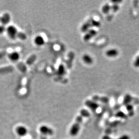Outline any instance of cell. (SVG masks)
Segmentation results:
<instances>
[{"mask_svg": "<svg viewBox=\"0 0 139 139\" xmlns=\"http://www.w3.org/2000/svg\"><path fill=\"white\" fill-rule=\"evenodd\" d=\"M84 117L82 114L77 116L75 123L70 129V134L72 136H75L79 134L80 130L81 125L82 123Z\"/></svg>", "mask_w": 139, "mask_h": 139, "instance_id": "6da1fadb", "label": "cell"}, {"mask_svg": "<svg viewBox=\"0 0 139 139\" xmlns=\"http://www.w3.org/2000/svg\"><path fill=\"white\" fill-rule=\"evenodd\" d=\"M100 25L101 23L100 21L91 18L82 24L81 28V30L82 32L85 33L90 29H93L94 28H99Z\"/></svg>", "mask_w": 139, "mask_h": 139, "instance_id": "7a4b0ae2", "label": "cell"}, {"mask_svg": "<svg viewBox=\"0 0 139 139\" xmlns=\"http://www.w3.org/2000/svg\"><path fill=\"white\" fill-rule=\"evenodd\" d=\"M6 31L9 38L12 39H15L18 36L17 29L13 25L9 26L6 29Z\"/></svg>", "mask_w": 139, "mask_h": 139, "instance_id": "3957f363", "label": "cell"}, {"mask_svg": "<svg viewBox=\"0 0 139 139\" xmlns=\"http://www.w3.org/2000/svg\"><path fill=\"white\" fill-rule=\"evenodd\" d=\"M97 34V31L94 29H90L85 32L83 39L85 41H88Z\"/></svg>", "mask_w": 139, "mask_h": 139, "instance_id": "277c9868", "label": "cell"}, {"mask_svg": "<svg viewBox=\"0 0 139 139\" xmlns=\"http://www.w3.org/2000/svg\"><path fill=\"white\" fill-rule=\"evenodd\" d=\"M39 131L41 134L45 136H52L54 134L53 130L46 125L41 126L40 127Z\"/></svg>", "mask_w": 139, "mask_h": 139, "instance_id": "5b68a950", "label": "cell"}, {"mask_svg": "<svg viewBox=\"0 0 139 139\" xmlns=\"http://www.w3.org/2000/svg\"><path fill=\"white\" fill-rule=\"evenodd\" d=\"M85 103V105L93 111H95L99 107V104L94 100H86Z\"/></svg>", "mask_w": 139, "mask_h": 139, "instance_id": "8992f818", "label": "cell"}, {"mask_svg": "<svg viewBox=\"0 0 139 139\" xmlns=\"http://www.w3.org/2000/svg\"><path fill=\"white\" fill-rule=\"evenodd\" d=\"M16 133L20 136H24L28 133V129L26 127L23 126H19L16 127Z\"/></svg>", "mask_w": 139, "mask_h": 139, "instance_id": "52a82bcc", "label": "cell"}, {"mask_svg": "<svg viewBox=\"0 0 139 139\" xmlns=\"http://www.w3.org/2000/svg\"><path fill=\"white\" fill-rule=\"evenodd\" d=\"M119 52L117 49L112 48L107 50L105 52V55L108 57H115L118 56Z\"/></svg>", "mask_w": 139, "mask_h": 139, "instance_id": "ba28073f", "label": "cell"}, {"mask_svg": "<svg viewBox=\"0 0 139 139\" xmlns=\"http://www.w3.org/2000/svg\"><path fill=\"white\" fill-rule=\"evenodd\" d=\"M8 58L11 61L13 62H15L20 59V54L18 52H12L11 53L9 54Z\"/></svg>", "mask_w": 139, "mask_h": 139, "instance_id": "9c48e42d", "label": "cell"}, {"mask_svg": "<svg viewBox=\"0 0 139 139\" xmlns=\"http://www.w3.org/2000/svg\"><path fill=\"white\" fill-rule=\"evenodd\" d=\"M34 43L38 46H42L44 45L45 41L44 38L41 36H36L34 40Z\"/></svg>", "mask_w": 139, "mask_h": 139, "instance_id": "30bf717a", "label": "cell"}, {"mask_svg": "<svg viewBox=\"0 0 139 139\" xmlns=\"http://www.w3.org/2000/svg\"><path fill=\"white\" fill-rule=\"evenodd\" d=\"M92 99L94 101H100L103 103H107L109 102V98L107 97H105V96H99L98 95H95V96L93 97Z\"/></svg>", "mask_w": 139, "mask_h": 139, "instance_id": "8fae6325", "label": "cell"}, {"mask_svg": "<svg viewBox=\"0 0 139 139\" xmlns=\"http://www.w3.org/2000/svg\"><path fill=\"white\" fill-rule=\"evenodd\" d=\"M11 20V16L8 13H5L3 14L1 18V21L2 23V25H4L9 23V22Z\"/></svg>", "mask_w": 139, "mask_h": 139, "instance_id": "7c38bea8", "label": "cell"}, {"mask_svg": "<svg viewBox=\"0 0 139 139\" xmlns=\"http://www.w3.org/2000/svg\"><path fill=\"white\" fill-rule=\"evenodd\" d=\"M133 99V97H132L130 94H126L124 97L123 102V105L126 106L128 104H130L132 102Z\"/></svg>", "mask_w": 139, "mask_h": 139, "instance_id": "4fadbf2b", "label": "cell"}, {"mask_svg": "<svg viewBox=\"0 0 139 139\" xmlns=\"http://www.w3.org/2000/svg\"><path fill=\"white\" fill-rule=\"evenodd\" d=\"M82 60L85 64H92L93 59L90 55L88 54H85L82 56Z\"/></svg>", "mask_w": 139, "mask_h": 139, "instance_id": "5bb4252c", "label": "cell"}, {"mask_svg": "<svg viewBox=\"0 0 139 139\" xmlns=\"http://www.w3.org/2000/svg\"><path fill=\"white\" fill-rule=\"evenodd\" d=\"M126 109L127 111L128 116L130 117H132L134 115V109L133 105L132 104L130 103L125 106Z\"/></svg>", "mask_w": 139, "mask_h": 139, "instance_id": "9a60e30c", "label": "cell"}, {"mask_svg": "<svg viewBox=\"0 0 139 139\" xmlns=\"http://www.w3.org/2000/svg\"><path fill=\"white\" fill-rule=\"evenodd\" d=\"M102 12L105 14H108L111 11V5L109 3H106L102 8Z\"/></svg>", "mask_w": 139, "mask_h": 139, "instance_id": "2e32d148", "label": "cell"}, {"mask_svg": "<svg viewBox=\"0 0 139 139\" xmlns=\"http://www.w3.org/2000/svg\"><path fill=\"white\" fill-rule=\"evenodd\" d=\"M102 139H112V138L110 137V136H107V135H105V136H103ZM131 139L130 136L127 135V134H125V135H123L122 136H120L117 139Z\"/></svg>", "mask_w": 139, "mask_h": 139, "instance_id": "e0dca14e", "label": "cell"}, {"mask_svg": "<svg viewBox=\"0 0 139 139\" xmlns=\"http://www.w3.org/2000/svg\"><path fill=\"white\" fill-rule=\"evenodd\" d=\"M65 73V69L64 66L63 64H60L57 70V73L58 75L62 76L64 75Z\"/></svg>", "mask_w": 139, "mask_h": 139, "instance_id": "ac0fdd59", "label": "cell"}, {"mask_svg": "<svg viewBox=\"0 0 139 139\" xmlns=\"http://www.w3.org/2000/svg\"><path fill=\"white\" fill-rule=\"evenodd\" d=\"M80 114H82L84 118H88L90 116V113L86 109H82L80 111Z\"/></svg>", "mask_w": 139, "mask_h": 139, "instance_id": "d6986e66", "label": "cell"}, {"mask_svg": "<svg viewBox=\"0 0 139 139\" xmlns=\"http://www.w3.org/2000/svg\"><path fill=\"white\" fill-rule=\"evenodd\" d=\"M116 117H118V118H125L127 117V116L126 115V114L123 112L122 111L121 112L120 111L119 112H118L116 114Z\"/></svg>", "mask_w": 139, "mask_h": 139, "instance_id": "ffe728a7", "label": "cell"}, {"mask_svg": "<svg viewBox=\"0 0 139 139\" xmlns=\"http://www.w3.org/2000/svg\"><path fill=\"white\" fill-rule=\"evenodd\" d=\"M133 64L136 68H139V55L136 57L133 63Z\"/></svg>", "mask_w": 139, "mask_h": 139, "instance_id": "44dd1931", "label": "cell"}, {"mask_svg": "<svg viewBox=\"0 0 139 139\" xmlns=\"http://www.w3.org/2000/svg\"><path fill=\"white\" fill-rule=\"evenodd\" d=\"M5 31H6V29L5 26L3 25H0V34H3Z\"/></svg>", "mask_w": 139, "mask_h": 139, "instance_id": "7402d4cb", "label": "cell"}, {"mask_svg": "<svg viewBox=\"0 0 139 139\" xmlns=\"http://www.w3.org/2000/svg\"><path fill=\"white\" fill-rule=\"evenodd\" d=\"M19 37V38L21 39H25V38H26V36L25 35V34L23 33H20V34H18V36L17 37Z\"/></svg>", "mask_w": 139, "mask_h": 139, "instance_id": "603a6c76", "label": "cell"}]
</instances>
